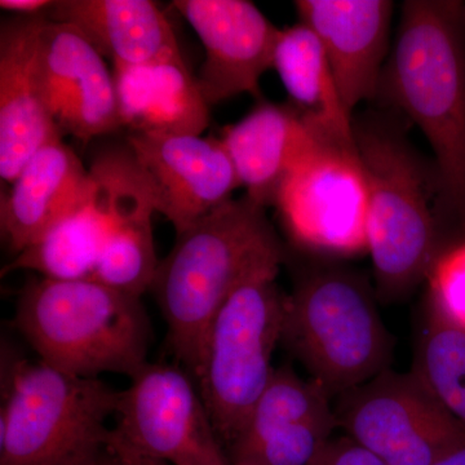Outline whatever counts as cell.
I'll return each mask as SVG.
<instances>
[{
    "instance_id": "obj_1",
    "label": "cell",
    "mask_w": 465,
    "mask_h": 465,
    "mask_svg": "<svg viewBox=\"0 0 465 465\" xmlns=\"http://www.w3.org/2000/svg\"><path fill=\"white\" fill-rule=\"evenodd\" d=\"M378 97L405 113L436 155L449 219L465 232V5L407 0Z\"/></svg>"
},
{
    "instance_id": "obj_2",
    "label": "cell",
    "mask_w": 465,
    "mask_h": 465,
    "mask_svg": "<svg viewBox=\"0 0 465 465\" xmlns=\"http://www.w3.org/2000/svg\"><path fill=\"white\" fill-rule=\"evenodd\" d=\"M282 260L265 207L246 194L177 234L150 290L166 321L171 351L193 375L208 327L226 300L253 275L280 269Z\"/></svg>"
},
{
    "instance_id": "obj_3",
    "label": "cell",
    "mask_w": 465,
    "mask_h": 465,
    "mask_svg": "<svg viewBox=\"0 0 465 465\" xmlns=\"http://www.w3.org/2000/svg\"><path fill=\"white\" fill-rule=\"evenodd\" d=\"M400 130L379 115L353 121L367 185V252L382 302L411 295L446 246L449 215L437 168L430 173Z\"/></svg>"
},
{
    "instance_id": "obj_4",
    "label": "cell",
    "mask_w": 465,
    "mask_h": 465,
    "mask_svg": "<svg viewBox=\"0 0 465 465\" xmlns=\"http://www.w3.org/2000/svg\"><path fill=\"white\" fill-rule=\"evenodd\" d=\"M14 321L42 362L66 374L134 378L148 363L152 329L142 298L94 278H32Z\"/></svg>"
},
{
    "instance_id": "obj_5",
    "label": "cell",
    "mask_w": 465,
    "mask_h": 465,
    "mask_svg": "<svg viewBox=\"0 0 465 465\" xmlns=\"http://www.w3.org/2000/svg\"><path fill=\"white\" fill-rule=\"evenodd\" d=\"M0 465H96L110 452L119 391L3 349Z\"/></svg>"
},
{
    "instance_id": "obj_6",
    "label": "cell",
    "mask_w": 465,
    "mask_h": 465,
    "mask_svg": "<svg viewBox=\"0 0 465 465\" xmlns=\"http://www.w3.org/2000/svg\"><path fill=\"white\" fill-rule=\"evenodd\" d=\"M281 342L333 400L391 369L393 342L375 295L347 269L300 278L286 298Z\"/></svg>"
},
{
    "instance_id": "obj_7",
    "label": "cell",
    "mask_w": 465,
    "mask_h": 465,
    "mask_svg": "<svg viewBox=\"0 0 465 465\" xmlns=\"http://www.w3.org/2000/svg\"><path fill=\"white\" fill-rule=\"evenodd\" d=\"M269 269L241 284L204 336L195 378L223 448L237 439L274 372L286 298Z\"/></svg>"
},
{
    "instance_id": "obj_8",
    "label": "cell",
    "mask_w": 465,
    "mask_h": 465,
    "mask_svg": "<svg viewBox=\"0 0 465 465\" xmlns=\"http://www.w3.org/2000/svg\"><path fill=\"white\" fill-rule=\"evenodd\" d=\"M273 206L302 249L338 258L367 252V185L356 143H318L284 177Z\"/></svg>"
},
{
    "instance_id": "obj_9",
    "label": "cell",
    "mask_w": 465,
    "mask_h": 465,
    "mask_svg": "<svg viewBox=\"0 0 465 465\" xmlns=\"http://www.w3.org/2000/svg\"><path fill=\"white\" fill-rule=\"evenodd\" d=\"M342 434L387 465H430L465 440L464 430L411 371L387 369L336 397Z\"/></svg>"
},
{
    "instance_id": "obj_10",
    "label": "cell",
    "mask_w": 465,
    "mask_h": 465,
    "mask_svg": "<svg viewBox=\"0 0 465 465\" xmlns=\"http://www.w3.org/2000/svg\"><path fill=\"white\" fill-rule=\"evenodd\" d=\"M110 449L170 465H231L201 391L173 366H145L119 391Z\"/></svg>"
},
{
    "instance_id": "obj_11",
    "label": "cell",
    "mask_w": 465,
    "mask_h": 465,
    "mask_svg": "<svg viewBox=\"0 0 465 465\" xmlns=\"http://www.w3.org/2000/svg\"><path fill=\"white\" fill-rule=\"evenodd\" d=\"M127 146L142 171L155 213L180 234L232 200L241 188L222 140L195 134H130Z\"/></svg>"
},
{
    "instance_id": "obj_12",
    "label": "cell",
    "mask_w": 465,
    "mask_h": 465,
    "mask_svg": "<svg viewBox=\"0 0 465 465\" xmlns=\"http://www.w3.org/2000/svg\"><path fill=\"white\" fill-rule=\"evenodd\" d=\"M332 397L290 367L274 369L237 439L231 465H309L338 430Z\"/></svg>"
},
{
    "instance_id": "obj_13",
    "label": "cell",
    "mask_w": 465,
    "mask_h": 465,
    "mask_svg": "<svg viewBox=\"0 0 465 465\" xmlns=\"http://www.w3.org/2000/svg\"><path fill=\"white\" fill-rule=\"evenodd\" d=\"M38 70L45 105L63 136L90 142L122 128L114 74L81 30L47 18Z\"/></svg>"
},
{
    "instance_id": "obj_14",
    "label": "cell",
    "mask_w": 465,
    "mask_h": 465,
    "mask_svg": "<svg viewBox=\"0 0 465 465\" xmlns=\"http://www.w3.org/2000/svg\"><path fill=\"white\" fill-rule=\"evenodd\" d=\"M173 7L206 51L197 81L208 105L242 94H259L281 29L247 0H176Z\"/></svg>"
},
{
    "instance_id": "obj_15",
    "label": "cell",
    "mask_w": 465,
    "mask_h": 465,
    "mask_svg": "<svg viewBox=\"0 0 465 465\" xmlns=\"http://www.w3.org/2000/svg\"><path fill=\"white\" fill-rule=\"evenodd\" d=\"M393 3L388 0H298L299 23L322 45L349 114L378 97L390 50Z\"/></svg>"
},
{
    "instance_id": "obj_16",
    "label": "cell",
    "mask_w": 465,
    "mask_h": 465,
    "mask_svg": "<svg viewBox=\"0 0 465 465\" xmlns=\"http://www.w3.org/2000/svg\"><path fill=\"white\" fill-rule=\"evenodd\" d=\"M45 20L15 16L0 29V176L9 185L39 149L63 139L39 79V34Z\"/></svg>"
},
{
    "instance_id": "obj_17",
    "label": "cell",
    "mask_w": 465,
    "mask_h": 465,
    "mask_svg": "<svg viewBox=\"0 0 465 465\" xmlns=\"http://www.w3.org/2000/svg\"><path fill=\"white\" fill-rule=\"evenodd\" d=\"M90 170L63 139L45 143L17 174L0 203V228L20 253L90 198Z\"/></svg>"
},
{
    "instance_id": "obj_18",
    "label": "cell",
    "mask_w": 465,
    "mask_h": 465,
    "mask_svg": "<svg viewBox=\"0 0 465 465\" xmlns=\"http://www.w3.org/2000/svg\"><path fill=\"white\" fill-rule=\"evenodd\" d=\"M220 140L246 195L266 208L273 206L287 173L326 139L291 104L262 101L240 122L225 127Z\"/></svg>"
},
{
    "instance_id": "obj_19",
    "label": "cell",
    "mask_w": 465,
    "mask_h": 465,
    "mask_svg": "<svg viewBox=\"0 0 465 465\" xmlns=\"http://www.w3.org/2000/svg\"><path fill=\"white\" fill-rule=\"evenodd\" d=\"M122 127L130 134H195L210 124V105L183 54L140 65H114Z\"/></svg>"
},
{
    "instance_id": "obj_20",
    "label": "cell",
    "mask_w": 465,
    "mask_h": 465,
    "mask_svg": "<svg viewBox=\"0 0 465 465\" xmlns=\"http://www.w3.org/2000/svg\"><path fill=\"white\" fill-rule=\"evenodd\" d=\"M47 18L81 30L113 66L182 54L166 15L152 0H58Z\"/></svg>"
},
{
    "instance_id": "obj_21",
    "label": "cell",
    "mask_w": 465,
    "mask_h": 465,
    "mask_svg": "<svg viewBox=\"0 0 465 465\" xmlns=\"http://www.w3.org/2000/svg\"><path fill=\"white\" fill-rule=\"evenodd\" d=\"M272 69L302 118L329 142L354 145L353 119L316 34L302 24L280 30Z\"/></svg>"
},
{
    "instance_id": "obj_22",
    "label": "cell",
    "mask_w": 465,
    "mask_h": 465,
    "mask_svg": "<svg viewBox=\"0 0 465 465\" xmlns=\"http://www.w3.org/2000/svg\"><path fill=\"white\" fill-rule=\"evenodd\" d=\"M114 229V220L94 200L92 189L90 198L78 210L17 253L2 273L32 271L51 280L92 278Z\"/></svg>"
},
{
    "instance_id": "obj_23",
    "label": "cell",
    "mask_w": 465,
    "mask_h": 465,
    "mask_svg": "<svg viewBox=\"0 0 465 465\" xmlns=\"http://www.w3.org/2000/svg\"><path fill=\"white\" fill-rule=\"evenodd\" d=\"M410 371L465 433V326L430 300Z\"/></svg>"
},
{
    "instance_id": "obj_24",
    "label": "cell",
    "mask_w": 465,
    "mask_h": 465,
    "mask_svg": "<svg viewBox=\"0 0 465 465\" xmlns=\"http://www.w3.org/2000/svg\"><path fill=\"white\" fill-rule=\"evenodd\" d=\"M159 262L152 217H140L115 226L92 278L112 289L142 298L152 287Z\"/></svg>"
},
{
    "instance_id": "obj_25",
    "label": "cell",
    "mask_w": 465,
    "mask_h": 465,
    "mask_svg": "<svg viewBox=\"0 0 465 465\" xmlns=\"http://www.w3.org/2000/svg\"><path fill=\"white\" fill-rule=\"evenodd\" d=\"M427 281V300L465 326V237L443 247Z\"/></svg>"
},
{
    "instance_id": "obj_26",
    "label": "cell",
    "mask_w": 465,
    "mask_h": 465,
    "mask_svg": "<svg viewBox=\"0 0 465 465\" xmlns=\"http://www.w3.org/2000/svg\"><path fill=\"white\" fill-rule=\"evenodd\" d=\"M309 465H387L370 450L341 434L331 437Z\"/></svg>"
},
{
    "instance_id": "obj_27",
    "label": "cell",
    "mask_w": 465,
    "mask_h": 465,
    "mask_svg": "<svg viewBox=\"0 0 465 465\" xmlns=\"http://www.w3.org/2000/svg\"><path fill=\"white\" fill-rule=\"evenodd\" d=\"M56 5V0H2L0 8L16 16H45Z\"/></svg>"
},
{
    "instance_id": "obj_28",
    "label": "cell",
    "mask_w": 465,
    "mask_h": 465,
    "mask_svg": "<svg viewBox=\"0 0 465 465\" xmlns=\"http://www.w3.org/2000/svg\"><path fill=\"white\" fill-rule=\"evenodd\" d=\"M430 465H465V440L448 450Z\"/></svg>"
},
{
    "instance_id": "obj_29",
    "label": "cell",
    "mask_w": 465,
    "mask_h": 465,
    "mask_svg": "<svg viewBox=\"0 0 465 465\" xmlns=\"http://www.w3.org/2000/svg\"><path fill=\"white\" fill-rule=\"evenodd\" d=\"M113 452L122 459L125 464L128 465H170L163 463V461L152 460V459H146L139 457V455L131 454V452L124 451V450L110 449Z\"/></svg>"
},
{
    "instance_id": "obj_30",
    "label": "cell",
    "mask_w": 465,
    "mask_h": 465,
    "mask_svg": "<svg viewBox=\"0 0 465 465\" xmlns=\"http://www.w3.org/2000/svg\"><path fill=\"white\" fill-rule=\"evenodd\" d=\"M96 465H128L125 464L124 460H122L121 458L116 457L114 452L110 450V452L108 455H106L105 458L103 459V460L100 461L99 464Z\"/></svg>"
}]
</instances>
